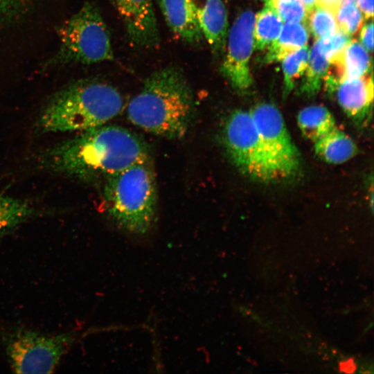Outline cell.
I'll use <instances>...</instances> for the list:
<instances>
[{"label":"cell","mask_w":374,"mask_h":374,"mask_svg":"<svg viewBox=\"0 0 374 374\" xmlns=\"http://www.w3.org/2000/svg\"><path fill=\"white\" fill-rule=\"evenodd\" d=\"M149 159L145 141L128 129L107 125L82 131L44 151L48 170L82 180L107 177Z\"/></svg>","instance_id":"6da1fadb"},{"label":"cell","mask_w":374,"mask_h":374,"mask_svg":"<svg viewBox=\"0 0 374 374\" xmlns=\"http://www.w3.org/2000/svg\"><path fill=\"white\" fill-rule=\"evenodd\" d=\"M194 114L191 88L181 71L175 66L153 72L127 106L132 123L168 139L184 137Z\"/></svg>","instance_id":"7a4b0ae2"},{"label":"cell","mask_w":374,"mask_h":374,"mask_svg":"<svg viewBox=\"0 0 374 374\" xmlns=\"http://www.w3.org/2000/svg\"><path fill=\"white\" fill-rule=\"evenodd\" d=\"M124 100L112 85L84 80L55 93L40 113L37 126L43 132L84 131L107 123L118 116Z\"/></svg>","instance_id":"3957f363"},{"label":"cell","mask_w":374,"mask_h":374,"mask_svg":"<svg viewBox=\"0 0 374 374\" xmlns=\"http://www.w3.org/2000/svg\"><path fill=\"white\" fill-rule=\"evenodd\" d=\"M104 199L109 217L121 230L145 235L156 218V179L150 159L105 178Z\"/></svg>","instance_id":"277c9868"},{"label":"cell","mask_w":374,"mask_h":374,"mask_svg":"<svg viewBox=\"0 0 374 374\" xmlns=\"http://www.w3.org/2000/svg\"><path fill=\"white\" fill-rule=\"evenodd\" d=\"M56 62L84 64L113 60L109 30L98 9L87 2L60 28Z\"/></svg>","instance_id":"5b68a950"},{"label":"cell","mask_w":374,"mask_h":374,"mask_svg":"<svg viewBox=\"0 0 374 374\" xmlns=\"http://www.w3.org/2000/svg\"><path fill=\"white\" fill-rule=\"evenodd\" d=\"M9 364L17 373H51L75 341L73 332L55 335L24 327H14L1 333Z\"/></svg>","instance_id":"8992f818"},{"label":"cell","mask_w":374,"mask_h":374,"mask_svg":"<svg viewBox=\"0 0 374 374\" xmlns=\"http://www.w3.org/2000/svg\"><path fill=\"white\" fill-rule=\"evenodd\" d=\"M222 138L229 157L242 173L262 181L277 180L249 111L231 113L224 121Z\"/></svg>","instance_id":"52a82bcc"},{"label":"cell","mask_w":374,"mask_h":374,"mask_svg":"<svg viewBox=\"0 0 374 374\" xmlns=\"http://www.w3.org/2000/svg\"><path fill=\"white\" fill-rule=\"evenodd\" d=\"M249 112L277 180L295 175L300 167V155L281 112L267 103L257 104Z\"/></svg>","instance_id":"ba28073f"},{"label":"cell","mask_w":374,"mask_h":374,"mask_svg":"<svg viewBox=\"0 0 374 374\" xmlns=\"http://www.w3.org/2000/svg\"><path fill=\"white\" fill-rule=\"evenodd\" d=\"M255 15L249 10L240 13L227 36L226 54L220 71L238 91H245L252 84L249 60L253 44Z\"/></svg>","instance_id":"9c48e42d"},{"label":"cell","mask_w":374,"mask_h":374,"mask_svg":"<svg viewBox=\"0 0 374 374\" xmlns=\"http://www.w3.org/2000/svg\"><path fill=\"white\" fill-rule=\"evenodd\" d=\"M128 37L136 45L149 47L159 41L152 0H112Z\"/></svg>","instance_id":"30bf717a"},{"label":"cell","mask_w":374,"mask_h":374,"mask_svg":"<svg viewBox=\"0 0 374 374\" xmlns=\"http://www.w3.org/2000/svg\"><path fill=\"white\" fill-rule=\"evenodd\" d=\"M203 37L214 54H222L228 36V20L222 0H191Z\"/></svg>","instance_id":"8fae6325"},{"label":"cell","mask_w":374,"mask_h":374,"mask_svg":"<svg viewBox=\"0 0 374 374\" xmlns=\"http://www.w3.org/2000/svg\"><path fill=\"white\" fill-rule=\"evenodd\" d=\"M334 91L341 109L353 119H363L371 109L374 93L371 74L341 81L330 91Z\"/></svg>","instance_id":"7c38bea8"},{"label":"cell","mask_w":374,"mask_h":374,"mask_svg":"<svg viewBox=\"0 0 374 374\" xmlns=\"http://www.w3.org/2000/svg\"><path fill=\"white\" fill-rule=\"evenodd\" d=\"M165 21L182 41L190 44L200 43L203 35L191 0H158Z\"/></svg>","instance_id":"4fadbf2b"},{"label":"cell","mask_w":374,"mask_h":374,"mask_svg":"<svg viewBox=\"0 0 374 374\" xmlns=\"http://www.w3.org/2000/svg\"><path fill=\"white\" fill-rule=\"evenodd\" d=\"M330 64L333 71L328 70L324 78L327 87H333L345 80L368 73L371 62L366 48L357 40H350L340 54Z\"/></svg>","instance_id":"5bb4252c"},{"label":"cell","mask_w":374,"mask_h":374,"mask_svg":"<svg viewBox=\"0 0 374 374\" xmlns=\"http://www.w3.org/2000/svg\"><path fill=\"white\" fill-rule=\"evenodd\" d=\"M314 148L319 158L331 164L344 163L357 152L354 141L337 127L314 141Z\"/></svg>","instance_id":"9a60e30c"},{"label":"cell","mask_w":374,"mask_h":374,"mask_svg":"<svg viewBox=\"0 0 374 374\" xmlns=\"http://www.w3.org/2000/svg\"><path fill=\"white\" fill-rule=\"evenodd\" d=\"M303 22H287L280 35L267 46L264 62L271 63L282 60L288 53L307 45L308 30Z\"/></svg>","instance_id":"2e32d148"},{"label":"cell","mask_w":374,"mask_h":374,"mask_svg":"<svg viewBox=\"0 0 374 374\" xmlns=\"http://www.w3.org/2000/svg\"><path fill=\"white\" fill-rule=\"evenodd\" d=\"M296 120L302 135L313 142L336 127L332 114L323 105L304 107L298 113Z\"/></svg>","instance_id":"e0dca14e"},{"label":"cell","mask_w":374,"mask_h":374,"mask_svg":"<svg viewBox=\"0 0 374 374\" xmlns=\"http://www.w3.org/2000/svg\"><path fill=\"white\" fill-rule=\"evenodd\" d=\"M38 214L31 203L0 194V238Z\"/></svg>","instance_id":"ac0fdd59"},{"label":"cell","mask_w":374,"mask_h":374,"mask_svg":"<svg viewBox=\"0 0 374 374\" xmlns=\"http://www.w3.org/2000/svg\"><path fill=\"white\" fill-rule=\"evenodd\" d=\"M265 6L256 16L254 24V48L263 50L271 44L279 35L283 20L274 9L271 0H264Z\"/></svg>","instance_id":"d6986e66"},{"label":"cell","mask_w":374,"mask_h":374,"mask_svg":"<svg viewBox=\"0 0 374 374\" xmlns=\"http://www.w3.org/2000/svg\"><path fill=\"white\" fill-rule=\"evenodd\" d=\"M329 65L328 60L320 51L316 42L309 55L308 64L300 91L308 97L315 96L321 87Z\"/></svg>","instance_id":"ffe728a7"},{"label":"cell","mask_w":374,"mask_h":374,"mask_svg":"<svg viewBox=\"0 0 374 374\" xmlns=\"http://www.w3.org/2000/svg\"><path fill=\"white\" fill-rule=\"evenodd\" d=\"M310 52L307 45L286 55L283 60L284 75L283 94L286 96L293 89L295 82L305 72Z\"/></svg>","instance_id":"44dd1931"},{"label":"cell","mask_w":374,"mask_h":374,"mask_svg":"<svg viewBox=\"0 0 374 374\" xmlns=\"http://www.w3.org/2000/svg\"><path fill=\"white\" fill-rule=\"evenodd\" d=\"M306 24L317 39L328 37L338 30L335 13L320 4L308 14Z\"/></svg>","instance_id":"7402d4cb"},{"label":"cell","mask_w":374,"mask_h":374,"mask_svg":"<svg viewBox=\"0 0 374 374\" xmlns=\"http://www.w3.org/2000/svg\"><path fill=\"white\" fill-rule=\"evenodd\" d=\"M338 29L348 35L355 34L362 26L363 14L357 4H340L335 13Z\"/></svg>","instance_id":"603a6c76"},{"label":"cell","mask_w":374,"mask_h":374,"mask_svg":"<svg viewBox=\"0 0 374 374\" xmlns=\"http://www.w3.org/2000/svg\"><path fill=\"white\" fill-rule=\"evenodd\" d=\"M350 41V35L338 29L332 35L317 39L319 48L329 63L334 60Z\"/></svg>","instance_id":"cb8c5ba5"},{"label":"cell","mask_w":374,"mask_h":374,"mask_svg":"<svg viewBox=\"0 0 374 374\" xmlns=\"http://www.w3.org/2000/svg\"><path fill=\"white\" fill-rule=\"evenodd\" d=\"M282 20L287 22H303L306 24L307 11L300 0H271Z\"/></svg>","instance_id":"d4e9b609"},{"label":"cell","mask_w":374,"mask_h":374,"mask_svg":"<svg viewBox=\"0 0 374 374\" xmlns=\"http://www.w3.org/2000/svg\"><path fill=\"white\" fill-rule=\"evenodd\" d=\"M360 39L366 50L372 53L373 48V23L372 19L362 28Z\"/></svg>","instance_id":"484cf974"},{"label":"cell","mask_w":374,"mask_h":374,"mask_svg":"<svg viewBox=\"0 0 374 374\" xmlns=\"http://www.w3.org/2000/svg\"><path fill=\"white\" fill-rule=\"evenodd\" d=\"M356 4L366 19H373V0H357Z\"/></svg>","instance_id":"4316f807"},{"label":"cell","mask_w":374,"mask_h":374,"mask_svg":"<svg viewBox=\"0 0 374 374\" xmlns=\"http://www.w3.org/2000/svg\"><path fill=\"white\" fill-rule=\"evenodd\" d=\"M356 367L357 366L353 359H349L339 364L340 371L344 373H354L355 372Z\"/></svg>","instance_id":"83f0119b"},{"label":"cell","mask_w":374,"mask_h":374,"mask_svg":"<svg viewBox=\"0 0 374 374\" xmlns=\"http://www.w3.org/2000/svg\"><path fill=\"white\" fill-rule=\"evenodd\" d=\"M318 4L324 6L336 13L339 7V0H318Z\"/></svg>","instance_id":"f1b7e54d"},{"label":"cell","mask_w":374,"mask_h":374,"mask_svg":"<svg viewBox=\"0 0 374 374\" xmlns=\"http://www.w3.org/2000/svg\"><path fill=\"white\" fill-rule=\"evenodd\" d=\"M308 14L317 4L318 0H300Z\"/></svg>","instance_id":"f546056e"},{"label":"cell","mask_w":374,"mask_h":374,"mask_svg":"<svg viewBox=\"0 0 374 374\" xmlns=\"http://www.w3.org/2000/svg\"><path fill=\"white\" fill-rule=\"evenodd\" d=\"M13 2H14V0H0V12H2L3 11H4Z\"/></svg>","instance_id":"4dcf8cb0"},{"label":"cell","mask_w":374,"mask_h":374,"mask_svg":"<svg viewBox=\"0 0 374 374\" xmlns=\"http://www.w3.org/2000/svg\"><path fill=\"white\" fill-rule=\"evenodd\" d=\"M284 1H293V0H284Z\"/></svg>","instance_id":"1f68e13d"}]
</instances>
